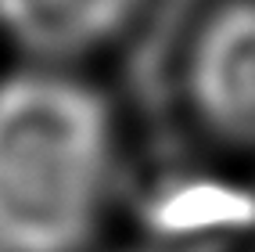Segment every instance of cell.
Instances as JSON below:
<instances>
[{"label":"cell","instance_id":"3957f363","mask_svg":"<svg viewBox=\"0 0 255 252\" xmlns=\"http://www.w3.org/2000/svg\"><path fill=\"white\" fill-rule=\"evenodd\" d=\"M144 220L173 245L234 242L255 231V191L219 177H176L151 191Z\"/></svg>","mask_w":255,"mask_h":252},{"label":"cell","instance_id":"277c9868","mask_svg":"<svg viewBox=\"0 0 255 252\" xmlns=\"http://www.w3.org/2000/svg\"><path fill=\"white\" fill-rule=\"evenodd\" d=\"M137 0H0V29L47 61L90 54L126 25Z\"/></svg>","mask_w":255,"mask_h":252},{"label":"cell","instance_id":"6da1fadb","mask_svg":"<svg viewBox=\"0 0 255 252\" xmlns=\"http://www.w3.org/2000/svg\"><path fill=\"white\" fill-rule=\"evenodd\" d=\"M108 101L65 72L0 83V252H87L115 198Z\"/></svg>","mask_w":255,"mask_h":252},{"label":"cell","instance_id":"7a4b0ae2","mask_svg":"<svg viewBox=\"0 0 255 252\" xmlns=\"http://www.w3.org/2000/svg\"><path fill=\"white\" fill-rule=\"evenodd\" d=\"M187 97L201 130L255 155V0L219 7L187 58Z\"/></svg>","mask_w":255,"mask_h":252}]
</instances>
